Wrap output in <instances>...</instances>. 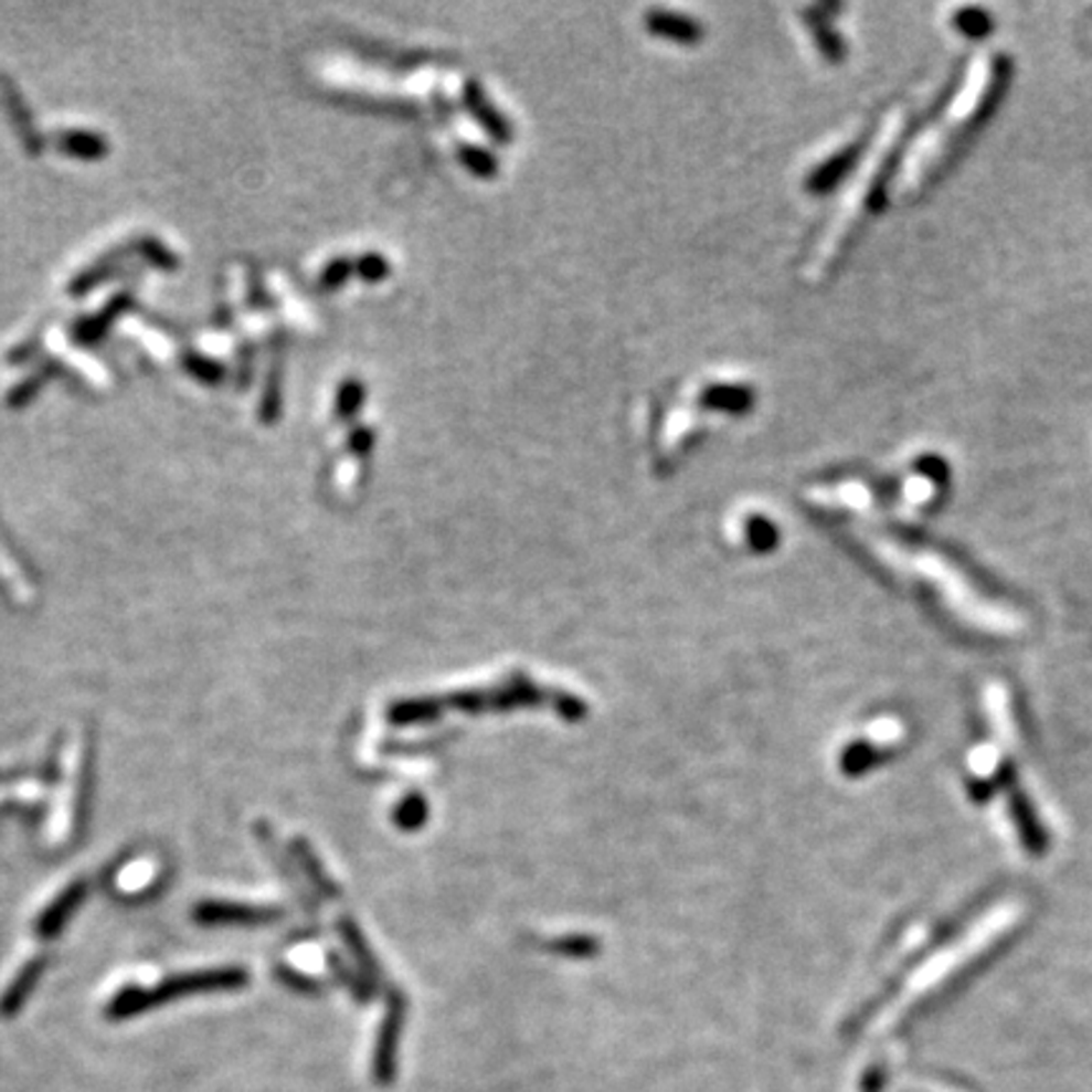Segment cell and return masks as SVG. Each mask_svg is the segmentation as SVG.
I'll use <instances>...</instances> for the list:
<instances>
[{"instance_id":"52a82bcc","label":"cell","mask_w":1092,"mask_h":1092,"mask_svg":"<svg viewBox=\"0 0 1092 1092\" xmlns=\"http://www.w3.org/2000/svg\"><path fill=\"white\" fill-rule=\"evenodd\" d=\"M39 972H41L39 961H33V964L23 966V972L13 978V984L8 986L3 997H0V1017L11 1019V1017L19 1015V1009L23 1007V1001L29 999L33 984H36Z\"/></svg>"},{"instance_id":"7a4b0ae2","label":"cell","mask_w":1092,"mask_h":1092,"mask_svg":"<svg viewBox=\"0 0 1092 1092\" xmlns=\"http://www.w3.org/2000/svg\"><path fill=\"white\" fill-rule=\"evenodd\" d=\"M865 541H868L872 552H876L882 562L893 564L895 570L921 576V580L929 582L931 587H936L941 597L946 600L961 617L984 625L986 630H1009V627L1017 625L1015 615L1004 613V609H999L994 602L982 597V594L974 590V584L968 582L958 570H954V564L946 562V559L939 556L936 552L915 549L911 544L898 541L895 537L878 534V531L870 529H865Z\"/></svg>"},{"instance_id":"2e32d148","label":"cell","mask_w":1092,"mask_h":1092,"mask_svg":"<svg viewBox=\"0 0 1092 1092\" xmlns=\"http://www.w3.org/2000/svg\"><path fill=\"white\" fill-rule=\"evenodd\" d=\"M347 274H349V261H331V264L325 268V274H321V286L335 288L344 282Z\"/></svg>"},{"instance_id":"9a60e30c","label":"cell","mask_w":1092,"mask_h":1092,"mask_svg":"<svg viewBox=\"0 0 1092 1092\" xmlns=\"http://www.w3.org/2000/svg\"><path fill=\"white\" fill-rule=\"evenodd\" d=\"M931 494H933V480L931 478H913V480H908L905 499L911 501V503L929 501Z\"/></svg>"},{"instance_id":"8992f818","label":"cell","mask_w":1092,"mask_h":1092,"mask_svg":"<svg viewBox=\"0 0 1092 1092\" xmlns=\"http://www.w3.org/2000/svg\"><path fill=\"white\" fill-rule=\"evenodd\" d=\"M56 145L66 155L78 157V160H99V157L109 152L107 137L99 132H89V129H66V132H59Z\"/></svg>"},{"instance_id":"3957f363","label":"cell","mask_w":1092,"mask_h":1092,"mask_svg":"<svg viewBox=\"0 0 1092 1092\" xmlns=\"http://www.w3.org/2000/svg\"><path fill=\"white\" fill-rule=\"evenodd\" d=\"M903 129H905V112L903 109H893L886 119H882L880 129L876 132V137H872V142L868 147V152L862 155L858 170H855V174H852L850 185H847V190L842 192L840 205H837V211L833 213V218H829L823 238H819L815 253H812L809 266H807L812 276L825 274V271L833 266L837 253H840V248L845 246L847 235L852 233V229L858 225V221L862 218L865 205H868V198L872 195V190H876L880 174H882V170H886V165L890 160V155H893L898 139H901V135H903Z\"/></svg>"},{"instance_id":"8fae6325","label":"cell","mask_w":1092,"mask_h":1092,"mask_svg":"<svg viewBox=\"0 0 1092 1092\" xmlns=\"http://www.w3.org/2000/svg\"><path fill=\"white\" fill-rule=\"evenodd\" d=\"M78 895H84V888H78V886H76V888L68 890V893H66L64 898H61L59 903H54V905L49 908V913L43 915V921L39 923V929H41L43 933H54L56 925H59L61 921H64L66 915H68V908H72V905L78 901Z\"/></svg>"},{"instance_id":"5bb4252c","label":"cell","mask_w":1092,"mask_h":1092,"mask_svg":"<svg viewBox=\"0 0 1092 1092\" xmlns=\"http://www.w3.org/2000/svg\"><path fill=\"white\" fill-rule=\"evenodd\" d=\"M360 395H362L360 384H357V382H347L344 388L339 390V400H337L339 415H352L354 410H357V400H360Z\"/></svg>"},{"instance_id":"7c38bea8","label":"cell","mask_w":1092,"mask_h":1092,"mask_svg":"<svg viewBox=\"0 0 1092 1092\" xmlns=\"http://www.w3.org/2000/svg\"><path fill=\"white\" fill-rule=\"evenodd\" d=\"M43 382H46V372H36V374H31V378H25L23 382L15 384L11 392H8V405L11 407L29 405L31 400L41 392Z\"/></svg>"},{"instance_id":"9c48e42d","label":"cell","mask_w":1092,"mask_h":1092,"mask_svg":"<svg viewBox=\"0 0 1092 1092\" xmlns=\"http://www.w3.org/2000/svg\"><path fill=\"white\" fill-rule=\"evenodd\" d=\"M117 266H119V253H112V256L96 261L94 266H89L86 271H82V274H78V276H74L72 286H68V294L78 296V294L92 291V288L96 284H102L104 278L112 276V271H115Z\"/></svg>"},{"instance_id":"277c9868","label":"cell","mask_w":1092,"mask_h":1092,"mask_svg":"<svg viewBox=\"0 0 1092 1092\" xmlns=\"http://www.w3.org/2000/svg\"><path fill=\"white\" fill-rule=\"evenodd\" d=\"M241 984H246V974L238 972V968H215V972H198V974L174 976V978H168V982L157 984L155 989L119 992L117 997L109 1001L107 1017L109 1019H127V1017L139 1015V1011L155 1007V1004H160V1001L188 997V994L235 989V986H241Z\"/></svg>"},{"instance_id":"4fadbf2b","label":"cell","mask_w":1092,"mask_h":1092,"mask_svg":"<svg viewBox=\"0 0 1092 1092\" xmlns=\"http://www.w3.org/2000/svg\"><path fill=\"white\" fill-rule=\"evenodd\" d=\"M139 251H142L145 258L157 268H165V271L178 268V258H174V253L170 248H165L162 243H157L155 238L139 241Z\"/></svg>"},{"instance_id":"6da1fadb","label":"cell","mask_w":1092,"mask_h":1092,"mask_svg":"<svg viewBox=\"0 0 1092 1092\" xmlns=\"http://www.w3.org/2000/svg\"><path fill=\"white\" fill-rule=\"evenodd\" d=\"M997 82H999V61L992 54H978L972 64H968L964 84H961L954 102L948 104V109L939 117L936 127L925 129V132L915 139L911 150L905 152L901 170H898L895 178L898 195H913V192L923 185L925 178L939 170V165L946 160V155L951 152V147L956 145V139L974 125V119L978 115H982L984 104L989 99V94L994 92Z\"/></svg>"},{"instance_id":"30bf717a","label":"cell","mask_w":1092,"mask_h":1092,"mask_svg":"<svg viewBox=\"0 0 1092 1092\" xmlns=\"http://www.w3.org/2000/svg\"><path fill=\"white\" fill-rule=\"evenodd\" d=\"M185 370L192 374V378L200 380V382H208V384H215V382H221L223 380V374H225V367L221 362H215L211 360V357H203V354H195V352H190L185 357Z\"/></svg>"},{"instance_id":"5b68a950","label":"cell","mask_w":1092,"mask_h":1092,"mask_svg":"<svg viewBox=\"0 0 1092 1092\" xmlns=\"http://www.w3.org/2000/svg\"><path fill=\"white\" fill-rule=\"evenodd\" d=\"M129 304H132V296L129 294H119L112 299L107 307H104L99 314H94V317H86L82 321H76V327H74V337L78 339L82 344H94V342H99V339L107 335V329L112 325V319L117 317V314H121L125 309H129Z\"/></svg>"},{"instance_id":"ac0fdd59","label":"cell","mask_w":1092,"mask_h":1092,"mask_svg":"<svg viewBox=\"0 0 1092 1092\" xmlns=\"http://www.w3.org/2000/svg\"><path fill=\"white\" fill-rule=\"evenodd\" d=\"M880 1085H882V1072L880 1070H870L868 1074H865V1080H862L865 1092H880Z\"/></svg>"},{"instance_id":"ba28073f","label":"cell","mask_w":1092,"mask_h":1092,"mask_svg":"<svg viewBox=\"0 0 1092 1092\" xmlns=\"http://www.w3.org/2000/svg\"><path fill=\"white\" fill-rule=\"evenodd\" d=\"M0 89L6 92L8 96V109H11V119H13V125L19 127V132L23 137V142L25 147H29V152H41V147L43 142L39 139V135L33 132V125H31V115H29V109H25V104L23 99L19 96V92L13 89V84H11V78L8 76H0Z\"/></svg>"},{"instance_id":"e0dca14e","label":"cell","mask_w":1092,"mask_h":1092,"mask_svg":"<svg viewBox=\"0 0 1092 1092\" xmlns=\"http://www.w3.org/2000/svg\"><path fill=\"white\" fill-rule=\"evenodd\" d=\"M658 29L672 33V36H683V39L693 36V25H690L686 19H678V15H662L658 21Z\"/></svg>"}]
</instances>
